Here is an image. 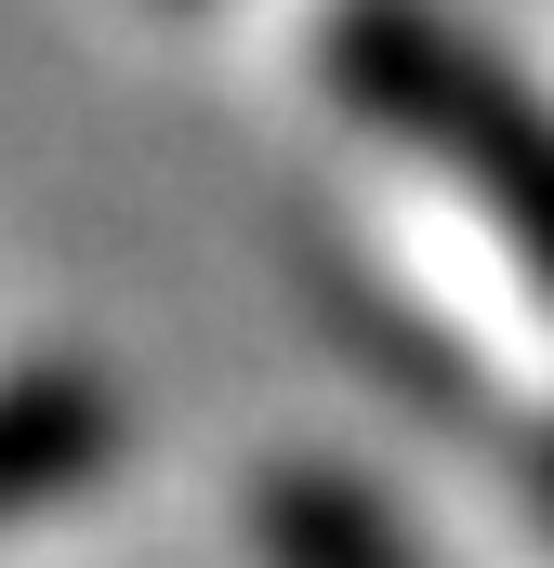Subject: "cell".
I'll return each instance as SVG.
<instances>
[{"mask_svg":"<svg viewBox=\"0 0 554 568\" xmlns=\"http://www.w3.org/2000/svg\"><path fill=\"white\" fill-rule=\"evenodd\" d=\"M330 93H343L370 133H397L410 159H435V172L515 239V265L554 291V106L489 53V40H462V27L422 13V0H357V13L330 27Z\"/></svg>","mask_w":554,"mask_h":568,"instance_id":"obj_1","label":"cell"},{"mask_svg":"<svg viewBox=\"0 0 554 568\" xmlns=\"http://www.w3.org/2000/svg\"><path fill=\"white\" fill-rule=\"evenodd\" d=\"M529 476H542V516H554V436H542V463H529Z\"/></svg>","mask_w":554,"mask_h":568,"instance_id":"obj_4","label":"cell"},{"mask_svg":"<svg viewBox=\"0 0 554 568\" xmlns=\"http://www.w3.org/2000/svg\"><path fill=\"white\" fill-rule=\"evenodd\" d=\"M265 568H422V556H410V529H397L357 476L290 463L265 489Z\"/></svg>","mask_w":554,"mask_h":568,"instance_id":"obj_3","label":"cell"},{"mask_svg":"<svg viewBox=\"0 0 554 568\" xmlns=\"http://www.w3.org/2000/svg\"><path fill=\"white\" fill-rule=\"evenodd\" d=\"M106 449H120V397L93 371H66V357L53 371H13L0 384V529H27L66 489H93Z\"/></svg>","mask_w":554,"mask_h":568,"instance_id":"obj_2","label":"cell"}]
</instances>
